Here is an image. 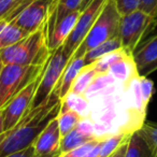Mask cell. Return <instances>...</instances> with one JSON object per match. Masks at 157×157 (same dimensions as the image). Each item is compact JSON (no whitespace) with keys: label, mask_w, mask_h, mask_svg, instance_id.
<instances>
[{"label":"cell","mask_w":157,"mask_h":157,"mask_svg":"<svg viewBox=\"0 0 157 157\" xmlns=\"http://www.w3.org/2000/svg\"><path fill=\"white\" fill-rule=\"evenodd\" d=\"M60 107L58 95L36 109H31L13 127L0 135V157L33 146L39 133L52 118L56 117Z\"/></svg>","instance_id":"obj_1"},{"label":"cell","mask_w":157,"mask_h":157,"mask_svg":"<svg viewBox=\"0 0 157 157\" xmlns=\"http://www.w3.org/2000/svg\"><path fill=\"white\" fill-rule=\"evenodd\" d=\"M48 43V28L42 27L28 33L21 41L0 51L5 65L44 66L51 55Z\"/></svg>","instance_id":"obj_2"},{"label":"cell","mask_w":157,"mask_h":157,"mask_svg":"<svg viewBox=\"0 0 157 157\" xmlns=\"http://www.w3.org/2000/svg\"><path fill=\"white\" fill-rule=\"evenodd\" d=\"M121 18L122 15L117 11L114 0H108L96 22L72 56H84L88 51L100 43L118 38Z\"/></svg>","instance_id":"obj_3"},{"label":"cell","mask_w":157,"mask_h":157,"mask_svg":"<svg viewBox=\"0 0 157 157\" xmlns=\"http://www.w3.org/2000/svg\"><path fill=\"white\" fill-rule=\"evenodd\" d=\"M70 58L71 57L63 51V46H60L51 53L40 74L39 83L33 96L30 110L44 105L52 98L53 95L57 94V87Z\"/></svg>","instance_id":"obj_4"},{"label":"cell","mask_w":157,"mask_h":157,"mask_svg":"<svg viewBox=\"0 0 157 157\" xmlns=\"http://www.w3.org/2000/svg\"><path fill=\"white\" fill-rule=\"evenodd\" d=\"M44 66H3L0 73V109H2L25 86L38 78Z\"/></svg>","instance_id":"obj_5"},{"label":"cell","mask_w":157,"mask_h":157,"mask_svg":"<svg viewBox=\"0 0 157 157\" xmlns=\"http://www.w3.org/2000/svg\"><path fill=\"white\" fill-rule=\"evenodd\" d=\"M156 26V18L140 9L122 15L118 35L122 48L132 55L142 38Z\"/></svg>","instance_id":"obj_6"},{"label":"cell","mask_w":157,"mask_h":157,"mask_svg":"<svg viewBox=\"0 0 157 157\" xmlns=\"http://www.w3.org/2000/svg\"><path fill=\"white\" fill-rule=\"evenodd\" d=\"M53 1L54 0H27L9 21L14 22L27 33L39 30L48 24Z\"/></svg>","instance_id":"obj_7"},{"label":"cell","mask_w":157,"mask_h":157,"mask_svg":"<svg viewBox=\"0 0 157 157\" xmlns=\"http://www.w3.org/2000/svg\"><path fill=\"white\" fill-rule=\"evenodd\" d=\"M107 2L108 0H92L84 9L80 11V15L73 31L63 45L66 54H68L70 57L74 54L76 48L82 43L90 29L96 22L97 17L101 13Z\"/></svg>","instance_id":"obj_8"},{"label":"cell","mask_w":157,"mask_h":157,"mask_svg":"<svg viewBox=\"0 0 157 157\" xmlns=\"http://www.w3.org/2000/svg\"><path fill=\"white\" fill-rule=\"evenodd\" d=\"M40 75L33 82L25 86L17 95L13 97L5 107L2 108L3 114V129L5 131L13 128L27 112L30 110L33 99L39 83Z\"/></svg>","instance_id":"obj_9"},{"label":"cell","mask_w":157,"mask_h":157,"mask_svg":"<svg viewBox=\"0 0 157 157\" xmlns=\"http://www.w3.org/2000/svg\"><path fill=\"white\" fill-rule=\"evenodd\" d=\"M78 15L80 10H74L48 21V43L51 52L65 44L75 27Z\"/></svg>","instance_id":"obj_10"},{"label":"cell","mask_w":157,"mask_h":157,"mask_svg":"<svg viewBox=\"0 0 157 157\" xmlns=\"http://www.w3.org/2000/svg\"><path fill=\"white\" fill-rule=\"evenodd\" d=\"M61 135L56 117L52 118L39 133L33 143L37 156H48L60 153Z\"/></svg>","instance_id":"obj_11"},{"label":"cell","mask_w":157,"mask_h":157,"mask_svg":"<svg viewBox=\"0 0 157 157\" xmlns=\"http://www.w3.org/2000/svg\"><path fill=\"white\" fill-rule=\"evenodd\" d=\"M108 73L111 74L121 85H123L125 90L128 87V85L133 78L140 75L135 61H133L132 55L128 54V53L125 54L122 58L116 60L110 67Z\"/></svg>","instance_id":"obj_12"},{"label":"cell","mask_w":157,"mask_h":157,"mask_svg":"<svg viewBox=\"0 0 157 157\" xmlns=\"http://www.w3.org/2000/svg\"><path fill=\"white\" fill-rule=\"evenodd\" d=\"M84 67H86L84 56H71L57 87V95L60 100L68 93H70L75 78H78Z\"/></svg>","instance_id":"obj_13"},{"label":"cell","mask_w":157,"mask_h":157,"mask_svg":"<svg viewBox=\"0 0 157 157\" xmlns=\"http://www.w3.org/2000/svg\"><path fill=\"white\" fill-rule=\"evenodd\" d=\"M132 58L139 74L146 67L157 61V33L138 45L132 53Z\"/></svg>","instance_id":"obj_14"},{"label":"cell","mask_w":157,"mask_h":157,"mask_svg":"<svg viewBox=\"0 0 157 157\" xmlns=\"http://www.w3.org/2000/svg\"><path fill=\"white\" fill-rule=\"evenodd\" d=\"M28 35L12 21L0 18V51L15 44Z\"/></svg>","instance_id":"obj_15"},{"label":"cell","mask_w":157,"mask_h":157,"mask_svg":"<svg viewBox=\"0 0 157 157\" xmlns=\"http://www.w3.org/2000/svg\"><path fill=\"white\" fill-rule=\"evenodd\" d=\"M125 157H154L151 145L139 131L129 136Z\"/></svg>","instance_id":"obj_16"},{"label":"cell","mask_w":157,"mask_h":157,"mask_svg":"<svg viewBox=\"0 0 157 157\" xmlns=\"http://www.w3.org/2000/svg\"><path fill=\"white\" fill-rule=\"evenodd\" d=\"M56 120L60 135L61 137H63L67 133H69L71 130H73L78 125V123L83 120V117L81 115H78L76 112L69 109L67 105L60 102V107H59V111L57 113Z\"/></svg>","instance_id":"obj_17"},{"label":"cell","mask_w":157,"mask_h":157,"mask_svg":"<svg viewBox=\"0 0 157 157\" xmlns=\"http://www.w3.org/2000/svg\"><path fill=\"white\" fill-rule=\"evenodd\" d=\"M120 48H122L120 38H114V39L108 40V41L103 42V43H100L99 45L93 48L92 50H90L84 55L86 66L93 65V63H95L97 60H99L105 55L109 54L111 52H114L116 50H120Z\"/></svg>","instance_id":"obj_18"},{"label":"cell","mask_w":157,"mask_h":157,"mask_svg":"<svg viewBox=\"0 0 157 157\" xmlns=\"http://www.w3.org/2000/svg\"><path fill=\"white\" fill-rule=\"evenodd\" d=\"M61 103L67 105L72 111L76 112L78 115L83 118L90 116V101L84 95L75 94V93H68L65 97L60 100Z\"/></svg>","instance_id":"obj_19"},{"label":"cell","mask_w":157,"mask_h":157,"mask_svg":"<svg viewBox=\"0 0 157 157\" xmlns=\"http://www.w3.org/2000/svg\"><path fill=\"white\" fill-rule=\"evenodd\" d=\"M129 136L130 135L126 132H117L102 139L100 142L99 157H110L120 148L123 143H125L128 140Z\"/></svg>","instance_id":"obj_20"},{"label":"cell","mask_w":157,"mask_h":157,"mask_svg":"<svg viewBox=\"0 0 157 157\" xmlns=\"http://www.w3.org/2000/svg\"><path fill=\"white\" fill-rule=\"evenodd\" d=\"M98 74L99 73L95 70V68L92 65L84 67L83 70L78 75V78H75L73 86H72L70 92L75 93V94L84 95L86 90H87V88L90 87V85L92 84V82L94 81L95 78Z\"/></svg>","instance_id":"obj_21"},{"label":"cell","mask_w":157,"mask_h":157,"mask_svg":"<svg viewBox=\"0 0 157 157\" xmlns=\"http://www.w3.org/2000/svg\"><path fill=\"white\" fill-rule=\"evenodd\" d=\"M83 1L84 0H54L51 6L48 20L63 15L68 12L74 11V10H80Z\"/></svg>","instance_id":"obj_22"},{"label":"cell","mask_w":157,"mask_h":157,"mask_svg":"<svg viewBox=\"0 0 157 157\" xmlns=\"http://www.w3.org/2000/svg\"><path fill=\"white\" fill-rule=\"evenodd\" d=\"M125 54H127L126 51H124L123 48H120V50H116V51H114V52H111V53H109V54L105 55V56L101 57L99 60H97L95 63H93L92 66L95 68V70H96L98 73H108L110 67H111L116 60L122 58Z\"/></svg>","instance_id":"obj_23"},{"label":"cell","mask_w":157,"mask_h":157,"mask_svg":"<svg viewBox=\"0 0 157 157\" xmlns=\"http://www.w3.org/2000/svg\"><path fill=\"white\" fill-rule=\"evenodd\" d=\"M138 131L143 136L144 139L151 145L153 156L157 157V123L144 122Z\"/></svg>","instance_id":"obj_24"},{"label":"cell","mask_w":157,"mask_h":157,"mask_svg":"<svg viewBox=\"0 0 157 157\" xmlns=\"http://www.w3.org/2000/svg\"><path fill=\"white\" fill-rule=\"evenodd\" d=\"M27 0H0V18H11Z\"/></svg>","instance_id":"obj_25"},{"label":"cell","mask_w":157,"mask_h":157,"mask_svg":"<svg viewBox=\"0 0 157 157\" xmlns=\"http://www.w3.org/2000/svg\"><path fill=\"white\" fill-rule=\"evenodd\" d=\"M100 140L102 139H95L92 140L90 142H86L84 143L83 145H80L78 147L73 148V150L69 151V152H66V153H60L59 157H85L88 153L92 151V148L98 143Z\"/></svg>","instance_id":"obj_26"},{"label":"cell","mask_w":157,"mask_h":157,"mask_svg":"<svg viewBox=\"0 0 157 157\" xmlns=\"http://www.w3.org/2000/svg\"><path fill=\"white\" fill-rule=\"evenodd\" d=\"M114 2L121 15H126L139 10L141 0H114Z\"/></svg>","instance_id":"obj_27"},{"label":"cell","mask_w":157,"mask_h":157,"mask_svg":"<svg viewBox=\"0 0 157 157\" xmlns=\"http://www.w3.org/2000/svg\"><path fill=\"white\" fill-rule=\"evenodd\" d=\"M141 11L152 15L156 18L157 16V0H141L140 8Z\"/></svg>","instance_id":"obj_28"},{"label":"cell","mask_w":157,"mask_h":157,"mask_svg":"<svg viewBox=\"0 0 157 157\" xmlns=\"http://www.w3.org/2000/svg\"><path fill=\"white\" fill-rule=\"evenodd\" d=\"M1 157H36V151L33 145L25 148L23 151H20V152L12 153V154L5 155V156H1Z\"/></svg>","instance_id":"obj_29"},{"label":"cell","mask_w":157,"mask_h":157,"mask_svg":"<svg viewBox=\"0 0 157 157\" xmlns=\"http://www.w3.org/2000/svg\"><path fill=\"white\" fill-rule=\"evenodd\" d=\"M127 141H128V140H127ZM127 141L125 142V143H123L122 145L120 146V148H118V150L116 151L115 153H113V154H112L110 157H125V152H126Z\"/></svg>","instance_id":"obj_30"},{"label":"cell","mask_w":157,"mask_h":157,"mask_svg":"<svg viewBox=\"0 0 157 157\" xmlns=\"http://www.w3.org/2000/svg\"><path fill=\"white\" fill-rule=\"evenodd\" d=\"M157 70V61H155L154 63H152V65H150L148 67H146L145 69L143 70V71L140 73V75L142 76H147L150 73H152V72L156 71Z\"/></svg>","instance_id":"obj_31"},{"label":"cell","mask_w":157,"mask_h":157,"mask_svg":"<svg viewBox=\"0 0 157 157\" xmlns=\"http://www.w3.org/2000/svg\"><path fill=\"white\" fill-rule=\"evenodd\" d=\"M5 131L3 129V114H2V110L0 109V135Z\"/></svg>","instance_id":"obj_32"},{"label":"cell","mask_w":157,"mask_h":157,"mask_svg":"<svg viewBox=\"0 0 157 157\" xmlns=\"http://www.w3.org/2000/svg\"><path fill=\"white\" fill-rule=\"evenodd\" d=\"M90 1H92V0H84V1H83V3H82V6H81V8H80V11H81L82 9H84V8H85L86 6H87L88 3L90 2Z\"/></svg>","instance_id":"obj_33"},{"label":"cell","mask_w":157,"mask_h":157,"mask_svg":"<svg viewBox=\"0 0 157 157\" xmlns=\"http://www.w3.org/2000/svg\"><path fill=\"white\" fill-rule=\"evenodd\" d=\"M59 155H60V153H59V154H55V155H48V156H37V155H36V157H59Z\"/></svg>","instance_id":"obj_34"},{"label":"cell","mask_w":157,"mask_h":157,"mask_svg":"<svg viewBox=\"0 0 157 157\" xmlns=\"http://www.w3.org/2000/svg\"><path fill=\"white\" fill-rule=\"evenodd\" d=\"M3 66H5V63H3L2 59H1V56H0V73H1V70H2Z\"/></svg>","instance_id":"obj_35"},{"label":"cell","mask_w":157,"mask_h":157,"mask_svg":"<svg viewBox=\"0 0 157 157\" xmlns=\"http://www.w3.org/2000/svg\"><path fill=\"white\" fill-rule=\"evenodd\" d=\"M156 22H157V16H156Z\"/></svg>","instance_id":"obj_36"}]
</instances>
